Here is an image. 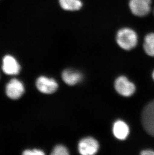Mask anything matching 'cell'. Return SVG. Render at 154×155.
I'll return each instance as SVG.
<instances>
[{
  "label": "cell",
  "mask_w": 154,
  "mask_h": 155,
  "mask_svg": "<svg viewBox=\"0 0 154 155\" xmlns=\"http://www.w3.org/2000/svg\"><path fill=\"white\" fill-rule=\"evenodd\" d=\"M117 42L120 47L124 50L134 48L138 43V36L135 31L129 28L120 30L117 34Z\"/></svg>",
  "instance_id": "obj_1"
},
{
  "label": "cell",
  "mask_w": 154,
  "mask_h": 155,
  "mask_svg": "<svg viewBox=\"0 0 154 155\" xmlns=\"http://www.w3.org/2000/svg\"><path fill=\"white\" fill-rule=\"evenodd\" d=\"M142 122L146 131L154 137V100L144 107L142 114Z\"/></svg>",
  "instance_id": "obj_2"
},
{
  "label": "cell",
  "mask_w": 154,
  "mask_h": 155,
  "mask_svg": "<svg viewBox=\"0 0 154 155\" xmlns=\"http://www.w3.org/2000/svg\"><path fill=\"white\" fill-rule=\"evenodd\" d=\"M129 7L134 15L139 17L145 16L151 11V0H130Z\"/></svg>",
  "instance_id": "obj_3"
},
{
  "label": "cell",
  "mask_w": 154,
  "mask_h": 155,
  "mask_svg": "<svg viewBox=\"0 0 154 155\" xmlns=\"http://www.w3.org/2000/svg\"><path fill=\"white\" fill-rule=\"evenodd\" d=\"M115 89L118 94L124 97H130L135 91V86L124 76L119 77L115 82Z\"/></svg>",
  "instance_id": "obj_4"
},
{
  "label": "cell",
  "mask_w": 154,
  "mask_h": 155,
  "mask_svg": "<svg viewBox=\"0 0 154 155\" xmlns=\"http://www.w3.org/2000/svg\"><path fill=\"white\" fill-rule=\"evenodd\" d=\"M97 140L92 137L82 139L78 145L79 152L83 155H93L96 154L99 150Z\"/></svg>",
  "instance_id": "obj_5"
},
{
  "label": "cell",
  "mask_w": 154,
  "mask_h": 155,
  "mask_svg": "<svg viewBox=\"0 0 154 155\" xmlns=\"http://www.w3.org/2000/svg\"><path fill=\"white\" fill-rule=\"evenodd\" d=\"M25 92L23 84L17 79L10 81L6 85L7 95L12 100H18L22 97Z\"/></svg>",
  "instance_id": "obj_6"
},
{
  "label": "cell",
  "mask_w": 154,
  "mask_h": 155,
  "mask_svg": "<svg viewBox=\"0 0 154 155\" xmlns=\"http://www.w3.org/2000/svg\"><path fill=\"white\" fill-rule=\"evenodd\" d=\"M37 89L43 94H51L55 92L58 87L57 82L53 78L41 76L36 81Z\"/></svg>",
  "instance_id": "obj_7"
},
{
  "label": "cell",
  "mask_w": 154,
  "mask_h": 155,
  "mask_svg": "<svg viewBox=\"0 0 154 155\" xmlns=\"http://www.w3.org/2000/svg\"><path fill=\"white\" fill-rule=\"evenodd\" d=\"M2 69L6 74L13 75L19 73L21 67L14 57L8 55L5 56L3 58Z\"/></svg>",
  "instance_id": "obj_8"
},
{
  "label": "cell",
  "mask_w": 154,
  "mask_h": 155,
  "mask_svg": "<svg viewBox=\"0 0 154 155\" xmlns=\"http://www.w3.org/2000/svg\"><path fill=\"white\" fill-rule=\"evenodd\" d=\"M113 134L117 139L123 140L126 139L129 134V127L126 123L122 120L116 121L113 127Z\"/></svg>",
  "instance_id": "obj_9"
},
{
  "label": "cell",
  "mask_w": 154,
  "mask_h": 155,
  "mask_svg": "<svg viewBox=\"0 0 154 155\" xmlns=\"http://www.w3.org/2000/svg\"><path fill=\"white\" fill-rule=\"evenodd\" d=\"M62 77L64 82L69 85H75L83 78L82 74L80 72L70 69L64 70Z\"/></svg>",
  "instance_id": "obj_10"
},
{
  "label": "cell",
  "mask_w": 154,
  "mask_h": 155,
  "mask_svg": "<svg viewBox=\"0 0 154 155\" xmlns=\"http://www.w3.org/2000/svg\"><path fill=\"white\" fill-rule=\"evenodd\" d=\"M59 3L63 9L70 11L78 10L82 7L81 0H59Z\"/></svg>",
  "instance_id": "obj_11"
},
{
  "label": "cell",
  "mask_w": 154,
  "mask_h": 155,
  "mask_svg": "<svg viewBox=\"0 0 154 155\" xmlns=\"http://www.w3.org/2000/svg\"><path fill=\"white\" fill-rule=\"evenodd\" d=\"M144 49L148 55L154 56V33L148 34L145 37Z\"/></svg>",
  "instance_id": "obj_12"
},
{
  "label": "cell",
  "mask_w": 154,
  "mask_h": 155,
  "mask_svg": "<svg viewBox=\"0 0 154 155\" xmlns=\"http://www.w3.org/2000/svg\"><path fill=\"white\" fill-rule=\"evenodd\" d=\"M51 154L53 155H68L69 154L67 148L63 145H58L53 150Z\"/></svg>",
  "instance_id": "obj_13"
},
{
  "label": "cell",
  "mask_w": 154,
  "mask_h": 155,
  "mask_svg": "<svg viewBox=\"0 0 154 155\" xmlns=\"http://www.w3.org/2000/svg\"><path fill=\"white\" fill-rule=\"evenodd\" d=\"M23 154L25 155H44L45 153L41 150L33 149L26 150L24 151Z\"/></svg>",
  "instance_id": "obj_14"
},
{
  "label": "cell",
  "mask_w": 154,
  "mask_h": 155,
  "mask_svg": "<svg viewBox=\"0 0 154 155\" xmlns=\"http://www.w3.org/2000/svg\"><path fill=\"white\" fill-rule=\"evenodd\" d=\"M141 154L142 155H154V151L150 150H146L142 151Z\"/></svg>",
  "instance_id": "obj_15"
},
{
  "label": "cell",
  "mask_w": 154,
  "mask_h": 155,
  "mask_svg": "<svg viewBox=\"0 0 154 155\" xmlns=\"http://www.w3.org/2000/svg\"><path fill=\"white\" fill-rule=\"evenodd\" d=\"M153 79H154V71L153 72Z\"/></svg>",
  "instance_id": "obj_16"
}]
</instances>
